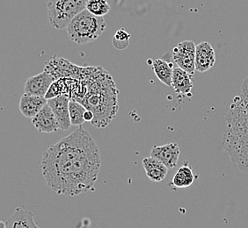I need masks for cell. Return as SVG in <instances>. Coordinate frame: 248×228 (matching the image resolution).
Here are the masks:
<instances>
[{
	"label": "cell",
	"mask_w": 248,
	"mask_h": 228,
	"mask_svg": "<svg viewBox=\"0 0 248 228\" xmlns=\"http://www.w3.org/2000/svg\"><path fill=\"white\" fill-rule=\"evenodd\" d=\"M195 182V175L192 168L187 164L181 167L172 178V184L176 188L190 187Z\"/></svg>",
	"instance_id": "2e32d148"
},
{
	"label": "cell",
	"mask_w": 248,
	"mask_h": 228,
	"mask_svg": "<svg viewBox=\"0 0 248 228\" xmlns=\"http://www.w3.org/2000/svg\"><path fill=\"white\" fill-rule=\"evenodd\" d=\"M5 223L6 228H41L34 220V214L22 207L15 210Z\"/></svg>",
	"instance_id": "7c38bea8"
},
{
	"label": "cell",
	"mask_w": 248,
	"mask_h": 228,
	"mask_svg": "<svg viewBox=\"0 0 248 228\" xmlns=\"http://www.w3.org/2000/svg\"><path fill=\"white\" fill-rule=\"evenodd\" d=\"M47 104L48 100L44 97L24 93L19 101V111L26 118L33 119Z\"/></svg>",
	"instance_id": "8fae6325"
},
{
	"label": "cell",
	"mask_w": 248,
	"mask_h": 228,
	"mask_svg": "<svg viewBox=\"0 0 248 228\" xmlns=\"http://www.w3.org/2000/svg\"><path fill=\"white\" fill-rule=\"evenodd\" d=\"M153 69L159 81L162 82L166 86L172 87L173 68L171 63L163 59L154 60L153 62Z\"/></svg>",
	"instance_id": "9a60e30c"
},
{
	"label": "cell",
	"mask_w": 248,
	"mask_h": 228,
	"mask_svg": "<svg viewBox=\"0 0 248 228\" xmlns=\"http://www.w3.org/2000/svg\"><path fill=\"white\" fill-rule=\"evenodd\" d=\"M130 37H131V35L127 33L125 31V29H120L116 32L115 37L113 39L114 47L119 50H124L125 48H128Z\"/></svg>",
	"instance_id": "d6986e66"
},
{
	"label": "cell",
	"mask_w": 248,
	"mask_h": 228,
	"mask_svg": "<svg viewBox=\"0 0 248 228\" xmlns=\"http://www.w3.org/2000/svg\"><path fill=\"white\" fill-rule=\"evenodd\" d=\"M101 166L99 147L79 127L48 147L42 159L43 176L58 195H80L93 189Z\"/></svg>",
	"instance_id": "6da1fadb"
},
{
	"label": "cell",
	"mask_w": 248,
	"mask_h": 228,
	"mask_svg": "<svg viewBox=\"0 0 248 228\" xmlns=\"http://www.w3.org/2000/svg\"><path fill=\"white\" fill-rule=\"evenodd\" d=\"M216 53L213 47L207 42L196 46V71L203 73L215 65Z\"/></svg>",
	"instance_id": "30bf717a"
},
{
	"label": "cell",
	"mask_w": 248,
	"mask_h": 228,
	"mask_svg": "<svg viewBox=\"0 0 248 228\" xmlns=\"http://www.w3.org/2000/svg\"><path fill=\"white\" fill-rule=\"evenodd\" d=\"M106 28L107 23L103 17L92 14L86 9L72 19L66 29L71 41L83 45L96 41Z\"/></svg>",
	"instance_id": "3957f363"
},
{
	"label": "cell",
	"mask_w": 248,
	"mask_h": 228,
	"mask_svg": "<svg viewBox=\"0 0 248 228\" xmlns=\"http://www.w3.org/2000/svg\"><path fill=\"white\" fill-rule=\"evenodd\" d=\"M84 79L87 91L78 103L93 112L94 119L91 123L98 128H104L118 112V90L109 73L101 67H90Z\"/></svg>",
	"instance_id": "7a4b0ae2"
},
{
	"label": "cell",
	"mask_w": 248,
	"mask_h": 228,
	"mask_svg": "<svg viewBox=\"0 0 248 228\" xmlns=\"http://www.w3.org/2000/svg\"><path fill=\"white\" fill-rule=\"evenodd\" d=\"M69 110H70V117H71L72 126L81 127L86 121L84 119V115L87 109L80 103L77 102L75 100H71L69 105Z\"/></svg>",
	"instance_id": "e0dca14e"
},
{
	"label": "cell",
	"mask_w": 248,
	"mask_h": 228,
	"mask_svg": "<svg viewBox=\"0 0 248 228\" xmlns=\"http://www.w3.org/2000/svg\"><path fill=\"white\" fill-rule=\"evenodd\" d=\"M193 81L190 74L183 71L180 67L173 68L172 88L178 94L189 95L193 89Z\"/></svg>",
	"instance_id": "4fadbf2b"
},
{
	"label": "cell",
	"mask_w": 248,
	"mask_h": 228,
	"mask_svg": "<svg viewBox=\"0 0 248 228\" xmlns=\"http://www.w3.org/2000/svg\"><path fill=\"white\" fill-rule=\"evenodd\" d=\"M88 0H48L49 23L57 29L67 28L72 19L86 10Z\"/></svg>",
	"instance_id": "277c9868"
},
{
	"label": "cell",
	"mask_w": 248,
	"mask_h": 228,
	"mask_svg": "<svg viewBox=\"0 0 248 228\" xmlns=\"http://www.w3.org/2000/svg\"><path fill=\"white\" fill-rule=\"evenodd\" d=\"M32 124L40 133H55L59 129L58 120L48 104L39 112L35 117H33Z\"/></svg>",
	"instance_id": "9c48e42d"
},
{
	"label": "cell",
	"mask_w": 248,
	"mask_h": 228,
	"mask_svg": "<svg viewBox=\"0 0 248 228\" xmlns=\"http://www.w3.org/2000/svg\"><path fill=\"white\" fill-rule=\"evenodd\" d=\"M84 119L86 121H88V122H92L93 119H94V115L93 114V112L91 111H89V110H86V113H85V115H84Z\"/></svg>",
	"instance_id": "ffe728a7"
},
{
	"label": "cell",
	"mask_w": 248,
	"mask_h": 228,
	"mask_svg": "<svg viewBox=\"0 0 248 228\" xmlns=\"http://www.w3.org/2000/svg\"><path fill=\"white\" fill-rule=\"evenodd\" d=\"M70 101L71 99L65 95L59 96L48 100V105L50 106L56 116L59 128L64 131L69 130L72 126L69 110Z\"/></svg>",
	"instance_id": "52a82bcc"
},
{
	"label": "cell",
	"mask_w": 248,
	"mask_h": 228,
	"mask_svg": "<svg viewBox=\"0 0 248 228\" xmlns=\"http://www.w3.org/2000/svg\"><path fill=\"white\" fill-rule=\"evenodd\" d=\"M86 9L92 14L103 17L109 13L110 5L107 0H88Z\"/></svg>",
	"instance_id": "ac0fdd59"
},
{
	"label": "cell",
	"mask_w": 248,
	"mask_h": 228,
	"mask_svg": "<svg viewBox=\"0 0 248 228\" xmlns=\"http://www.w3.org/2000/svg\"><path fill=\"white\" fill-rule=\"evenodd\" d=\"M181 149L176 143H167L163 146H153L150 157L156 158L162 162L167 169H173L176 166Z\"/></svg>",
	"instance_id": "ba28073f"
},
{
	"label": "cell",
	"mask_w": 248,
	"mask_h": 228,
	"mask_svg": "<svg viewBox=\"0 0 248 228\" xmlns=\"http://www.w3.org/2000/svg\"><path fill=\"white\" fill-rule=\"evenodd\" d=\"M0 228H6V223L4 221H0Z\"/></svg>",
	"instance_id": "44dd1931"
},
{
	"label": "cell",
	"mask_w": 248,
	"mask_h": 228,
	"mask_svg": "<svg viewBox=\"0 0 248 228\" xmlns=\"http://www.w3.org/2000/svg\"><path fill=\"white\" fill-rule=\"evenodd\" d=\"M55 81V77L44 71L38 75L31 76L27 79L24 86L25 93L45 98L48 89Z\"/></svg>",
	"instance_id": "8992f818"
},
{
	"label": "cell",
	"mask_w": 248,
	"mask_h": 228,
	"mask_svg": "<svg viewBox=\"0 0 248 228\" xmlns=\"http://www.w3.org/2000/svg\"><path fill=\"white\" fill-rule=\"evenodd\" d=\"M196 45L192 41H183L172 50V60L183 71L194 75L196 71Z\"/></svg>",
	"instance_id": "5b68a950"
},
{
	"label": "cell",
	"mask_w": 248,
	"mask_h": 228,
	"mask_svg": "<svg viewBox=\"0 0 248 228\" xmlns=\"http://www.w3.org/2000/svg\"><path fill=\"white\" fill-rule=\"evenodd\" d=\"M142 163L145 174L150 180L157 183L161 182L166 178L168 169L156 158L146 157L143 159Z\"/></svg>",
	"instance_id": "5bb4252c"
}]
</instances>
